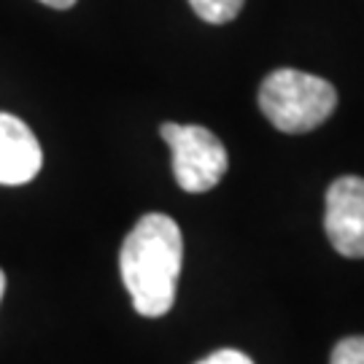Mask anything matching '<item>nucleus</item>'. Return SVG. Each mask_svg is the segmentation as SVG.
<instances>
[{
  "label": "nucleus",
  "mask_w": 364,
  "mask_h": 364,
  "mask_svg": "<svg viewBox=\"0 0 364 364\" xmlns=\"http://www.w3.org/2000/svg\"><path fill=\"white\" fill-rule=\"evenodd\" d=\"M181 262L183 237L178 224L165 213L141 216L119 251L122 281L141 316L159 318L173 308Z\"/></svg>",
  "instance_id": "nucleus-1"
},
{
  "label": "nucleus",
  "mask_w": 364,
  "mask_h": 364,
  "mask_svg": "<svg viewBox=\"0 0 364 364\" xmlns=\"http://www.w3.org/2000/svg\"><path fill=\"white\" fill-rule=\"evenodd\" d=\"M259 108L275 130L299 135L321 127L335 114L338 92L326 78L281 68L262 81Z\"/></svg>",
  "instance_id": "nucleus-2"
},
{
  "label": "nucleus",
  "mask_w": 364,
  "mask_h": 364,
  "mask_svg": "<svg viewBox=\"0 0 364 364\" xmlns=\"http://www.w3.org/2000/svg\"><path fill=\"white\" fill-rule=\"evenodd\" d=\"M159 132L173 151V176L183 192L203 195L224 178L230 168V156L224 144L208 127L165 122Z\"/></svg>",
  "instance_id": "nucleus-3"
},
{
  "label": "nucleus",
  "mask_w": 364,
  "mask_h": 364,
  "mask_svg": "<svg viewBox=\"0 0 364 364\" xmlns=\"http://www.w3.org/2000/svg\"><path fill=\"white\" fill-rule=\"evenodd\" d=\"M324 230L338 254L364 259V178L343 176L329 186Z\"/></svg>",
  "instance_id": "nucleus-4"
},
{
  "label": "nucleus",
  "mask_w": 364,
  "mask_h": 364,
  "mask_svg": "<svg viewBox=\"0 0 364 364\" xmlns=\"http://www.w3.org/2000/svg\"><path fill=\"white\" fill-rule=\"evenodd\" d=\"M43 165L38 138L22 119L0 114V183L19 186L33 181Z\"/></svg>",
  "instance_id": "nucleus-5"
},
{
  "label": "nucleus",
  "mask_w": 364,
  "mask_h": 364,
  "mask_svg": "<svg viewBox=\"0 0 364 364\" xmlns=\"http://www.w3.org/2000/svg\"><path fill=\"white\" fill-rule=\"evenodd\" d=\"M246 0H189L195 14L208 25H227L240 14Z\"/></svg>",
  "instance_id": "nucleus-6"
},
{
  "label": "nucleus",
  "mask_w": 364,
  "mask_h": 364,
  "mask_svg": "<svg viewBox=\"0 0 364 364\" xmlns=\"http://www.w3.org/2000/svg\"><path fill=\"white\" fill-rule=\"evenodd\" d=\"M329 364H364V338L340 340L332 351Z\"/></svg>",
  "instance_id": "nucleus-7"
},
{
  "label": "nucleus",
  "mask_w": 364,
  "mask_h": 364,
  "mask_svg": "<svg viewBox=\"0 0 364 364\" xmlns=\"http://www.w3.org/2000/svg\"><path fill=\"white\" fill-rule=\"evenodd\" d=\"M197 364H254L246 353L235 351V348H221V351L210 353L205 359H200Z\"/></svg>",
  "instance_id": "nucleus-8"
},
{
  "label": "nucleus",
  "mask_w": 364,
  "mask_h": 364,
  "mask_svg": "<svg viewBox=\"0 0 364 364\" xmlns=\"http://www.w3.org/2000/svg\"><path fill=\"white\" fill-rule=\"evenodd\" d=\"M43 6H49V9H60V11H65V9H70L76 0H41Z\"/></svg>",
  "instance_id": "nucleus-9"
},
{
  "label": "nucleus",
  "mask_w": 364,
  "mask_h": 364,
  "mask_svg": "<svg viewBox=\"0 0 364 364\" xmlns=\"http://www.w3.org/2000/svg\"><path fill=\"white\" fill-rule=\"evenodd\" d=\"M3 291H6V275L0 270V299H3Z\"/></svg>",
  "instance_id": "nucleus-10"
}]
</instances>
